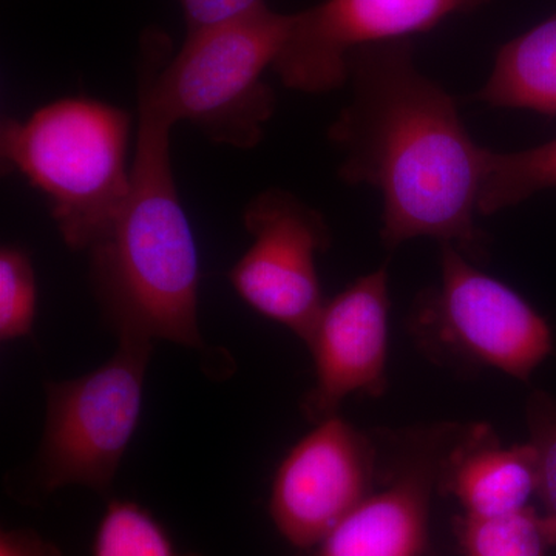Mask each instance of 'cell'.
<instances>
[{"instance_id":"cell-20","label":"cell","mask_w":556,"mask_h":556,"mask_svg":"<svg viewBox=\"0 0 556 556\" xmlns=\"http://www.w3.org/2000/svg\"><path fill=\"white\" fill-rule=\"evenodd\" d=\"M0 556H65L56 544L35 530L11 529L0 533Z\"/></svg>"},{"instance_id":"cell-9","label":"cell","mask_w":556,"mask_h":556,"mask_svg":"<svg viewBox=\"0 0 556 556\" xmlns=\"http://www.w3.org/2000/svg\"><path fill=\"white\" fill-rule=\"evenodd\" d=\"M376 452L339 415L316 424L285 456L274 477L269 515L291 546L317 547L372 493Z\"/></svg>"},{"instance_id":"cell-13","label":"cell","mask_w":556,"mask_h":556,"mask_svg":"<svg viewBox=\"0 0 556 556\" xmlns=\"http://www.w3.org/2000/svg\"><path fill=\"white\" fill-rule=\"evenodd\" d=\"M477 101L556 115V14L501 47Z\"/></svg>"},{"instance_id":"cell-1","label":"cell","mask_w":556,"mask_h":556,"mask_svg":"<svg viewBox=\"0 0 556 556\" xmlns=\"http://www.w3.org/2000/svg\"><path fill=\"white\" fill-rule=\"evenodd\" d=\"M348 83L351 100L328 139L342 153L339 177L382 195L383 247L427 237L484 263L478 201L485 148L471 139L453 97L417 68L412 39L354 50Z\"/></svg>"},{"instance_id":"cell-11","label":"cell","mask_w":556,"mask_h":556,"mask_svg":"<svg viewBox=\"0 0 556 556\" xmlns=\"http://www.w3.org/2000/svg\"><path fill=\"white\" fill-rule=\"evenodd\" d=\"M447 455L448 450H433L386 490L371 493L318 544L316 556H422L431 490Z\"/></svg>"},{"instance_id":"cell-14","label":"cell","mask_w":556,"mask_h":556,"mask_svg":"<svg viewBox=\"0 0 556 556\" xmlns=\"http://www.w3.org/2000/svg\"><path fill=\"white\" fill-rule=\"evenodd\" d=\"M556 188V139L518 152L485 149L479 190V215L497 214L541 192Z\"/></svg>"},{"instance_id":"cell-3","label":"cell","mask_w":556,"mask_h":556,"mask_svg":"<svg viewBox=\"0 0 556 556\" xmlns=\"http://www.w3.org/2000/svg\"><path fill=\"white\" fill-rule=\"evenodd\" d=\"M291 22L292 14L266 5L186 36L175 56L163 31L148 30L139 49L138 98L172 126L189 123L215 144L254 149L277 105L263 73L273 67Z\"/></svg>"},{"instance_id":"cell-16","label":"cell","mask_w":556,"mask_h":556,"mask_svg":"<svg viewBox=\"0 0 556 556\" xmlns=\"http://www.w3.org/2000/svg\"><path fill=\"white\" fill-rule=\"evenodd\" d=\"M91 556H200L182 554L164 527L131 501L108 504L94 532Z\"/></svg>"},{"instance_id":"cell-6","label":"cell","mask_w":556,"mask_h":556,"mask_svg":"<svg viewBox=\"0 0 556 556\" xmlns=\"http://www.w3.org/2000/svg\"><path fill=\"white\" fill-rule=\"evenodd\" d=\"M409 329L430 353L525 382L554 350L546 318L450 244H441L439 283L417 298Z\"/></svg>"},{"instance_id":"cell-8","label":"cell","mask_w":556,"mask_h":556,"mask_svg":"<svg viewBox=\"0 0 556 556\" xmlns=\"http://www.w3.org/2000/svg\"><path fill=\"white\" fill-rule=\"evenodd\" d=\"M493 0H321L292 13L273 70L285 87L328 93L348 83V58L372 43L409 39Z\"/></svg>"},{"instance_id":"cell-15","label":"cell","mask_w":556,"mask_h":556,"mask_svg":"<svg viewBox=\"0 0 556 556\" xmlns=\"http://www.w3.org/2000/svg\"><path fill=\"white\" fill-rule=\"evenodd\" d=\"M456 535L464 556H546L556 546V522L529 506L503 517L463 515Z\"/></svg>"},{"instance_id":"cell-4","label":"cell","mask_w":556,"mask_h":556,"mask_svg":"<svg viewBox=\"0 0 556 556\" xmlns=\"http://www.w3.org/2000/svg\"><path fill=\"white\" fill-rule=\"evenodd\" d=\"M131 116L90 98H64L27 119L3 118V170L46 197L62 240L90 251L109 236L131 188Z\"/></svg>"},{"instance_id":"cell-10","label":"cell","mask_w":556,"mask_h":556,"mask_svg":"<svg viewBox=\"0 0 556 556\" xmlns=\"http://www.w3.org/2000/svg\"><path fill=\"white\" fill-rule=\"evenodd\" d=\"M388 314L387 266L358 277L325 303L306 342L316 369V383L302 404L311 422L338 415L351 394L386 391Z\"/></svg>"},{"instance_id":"cell-18","label":"cell","mask_w":556,"mask_h":556,"mask_svg":"<svg viewBox=\"0 0 556 556\" xmlns=\"http://www.w3.org/2000/svg\"><path fill=\"white\" fill-rule=\"evenodd\" d=\"M527 427L536 455V495L544 515L556 522V399L546 391L530 394Z\"/></svg>"},{"instance_id":"cell-7","label":"cell","mask_w":556,"mask_h":556,"mask_svg":"<svg viewBox=\"0 0 556 556\" xmlns=\"http://www.w3.org/2000/svg\"><path fill=\"white\" fill-rule=\"evenodd\" d=\"M252 244L229 270L237 294L308 342L327 300L316 258L331 244L327 219L288 190L270 188L243 212Z\"/></svg>"},{"instance_id":"cell-19","label":"cell","mask_w":556,"mask_h":556,"mask_svg":"<svg viewBox=\"0 0 556 556\" xmlns=\"http://www.w3.org/2000/svg\"><path fill=\"white\" fill-rule=\"evenodd\" d=\"M188 35L240 20L268 5L266 0H178Z\"/></svg>"},{"instance_id":"cell-2","label":"cell","mask_w":556,"mask_h":556,"mask_svg":"<svg viewBox=\"0 0 556 556\" xmlns=\"http://www.w3.org/2000/svg\"><path fill=\"white\" fill-rule=\"evenodd\" d=\"M138 109L129 199L89 251L94 294L116 336L203 350L199 249L172 169L174 126L141 98Z\"/></svg>"},{"instance_id":"cell-12","label":"cell","mask_w":556,"mask_h":556,"mask_svg":"<svg viewBox=\"0 0 556 556\" xmlns=\"http://www.w3.org/2000/svg\"><path fill=\"white\" fill-rule=\"evenodd\" d=\"M439 482L478 518L503 517L529 507L536 495V455L530 442L501 445L489 428L477 427L448 450Z\"/></svg>"},{"instance_id":"cell-17","label":"cell","mask_w":556,"mask_h":556,"mask_svg":"<svg viewBox=\"0 0 556 556\" xmlns=\"http://www.w3.org/2000/svg\"><path fill=\"white\" fill-rule=\"evenodd\" d=\"M36 277L30 255L20 247L0 251V340L27 338L36 317Z\"/></svg>"},{"instance_id":"cell-5","label":"cell","mask_w":556,"mask_h":556,"mask_svg":"<svg viewBox=\"0 0 556 556\" xmlns=\"http://www.w3.org/2000/svg\"><path fill=\"white\" fill-rule=\"evenodd\" d=\"M153 340L118 336L109 362L46 383V422L33 481L43 493L80 485L108 495L139 422Z\"/></svg>"}]
</instances>
